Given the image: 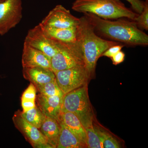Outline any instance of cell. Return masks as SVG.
<instances>
[{"mask_svg":"<svg viewBox=\"0 0 148 148\" xmlns=\"http://www.w3.org/2000/svg\"><path fill=\"white\" fill-rule=\"evenodd\" d=\"M72 9L77 12L91 13L106 19L125 18L135 21L139 15L126 7L121 0H75Z\"/></svg>","mask_w":148,"mask_h":148,"instance_id":"3","label":"cell"},{"mask_svg":"<svg viewBox=\"0 0 148 148\" xmlns=\"http://www.w3.org/2000/svg\"><path fill=\"white\" fill-rule=\"evenodd\" d=\"M87 137V148H103L99 134L94 126L85 128Z\"/></svg>","mask_w":148,"mask_h":148,"instance_id":"20","label":"cell"},{"mask_svg":"<svg viewBox=\"0 0 148 148\" xmlns=\"http://www.w3.org/2000/svg\"><path fill=\"white\" fill-rule=\"evenodd\" d=\"M95 34L104 39L128 46L148 45V35L139 29L135 21L119 18L106 19L91 13H84Z\"/></svg>","mask_w":148,"mask_h":148,"instance_id":"1","label":"cell"},{"mask_svg":"<svg viewBox=\"0 0 148 148\" xmlns=\"http://www.w3.org/2000/svg\"><path fill=\"white\" fill-rule=\"evenodd\" d=\"M4 1L5 0H0V2H1L3 1Z\"/></svg>","mask_w":148,"mask_h":148,"instance_id":"28","label":"cell"},{"mask_svg":"<svg viewBox=\"0 0 148 148\" xmlns=\"http://www.w3.org/2000/svg\"><path fill=\"white\" fill-rule=\"evenodd\" d=\"M39 25L47 37L50 39L63 42H76L77 28L59 29Z\"/></svg>","mask_w":148,"mask_h":148,"instance_id":"15","label":"cell"},{"mask_svg":"<svg viewBox=\"0 0 148 148\" xmlns=\"http://www.w3.org/2000/svg\"><path fill=\"white\" fill-rule=\"evenodd\" d=\"M37 92V89L34 85L30 83L27 89L23 92L21 101H36Z\"/></svg>","mask_w":148,"mask_h":148,"instance_id":"23","label":"cell"},{"mask_svg":"<svg viewBox=\"0 0 148 148\" xmlns=\"http://www.w3.org/2000/svg\"><path fill=\"white\" fill-rule=\"evenodd\" d=\"M57 148H85L84 145L61 122Z\"/></svg>","mask_w":148,"mask_h":148,"instance_id":"17","label":"cell"},{"mask_svg":"<svg viewBox=\"0 0 148 148\" xmlns=\"http://www.w3.org/2000/svg\"><path fill=\"white\" fill-rule=\"evenodd\" d=\"M64 95L48 96L39 93L36 97V106L46 117L59 121Z\"/></svg>","mask_w":148,"mask_h":148,"instance_id":"12","label":"cell"},{"mask_svg":"<svg viewBox=\"0 0 148 148\" xmlns=\"http://www.w3.org/2000/svg\"><path fill=\"white\" fill-rule=\"evenodd\" d=\"M101 138L103 148H119V143L109 133L100 128L95 127Z\"/></svg>","mask_w":148,"mask_h":148,"instance_id":"21","label":"cell"},{"mask_svg":"<svg viewBox=\"0 0 148 148\" xmlns=\"http://www.w3.org/2000/svg\"><path fill=\"white\" fill-rule=\"evenodd\" d=\"M24 42L40 51L50 58L58 50L56 42L47 37L39 24L29 30Z\"/></svg>","mask_w":148,"mask_h":148,"instance_id":"10","label":"cell"},{"mask_svg":"<svg viewBox=\"0 0 148 148\" xmlns=\"http://www.w3.org/2000/svg\"><path fill=\"white\" fill-rule=\"evenodd\" d=\"M39 93L46 96L64 95V92L58 86L56 79L45 84L36 86Z\"/></svg>","mask_w":148,"mask_h":148,"instance_id":"19","label":"cell"},{"mask_svg":"<svg viewBox=\"0 0 148 148\" xmlns=\"http://www.w3.org/2000/svg\"><path fill=\"white\" fill-rule=\"evenodd\" d=\"M39 130L51 148H56L60 133L59 121L54 119L46 117Z\"/></svg>","mask_w":148,"mask_h":148,"instance_id":"16","label":"cell"},{"mask_svg":"<svg viewBox=\"0 0 148 148\" xmlns=\"http://www.w3.org/2000/svg\"><path fill=\"white\" fill-rule=\"evenodd\" d=\"M79 19L77 27L76 41L81 48L86 68L90 78L94 75L97 61L102 53L112 46L120 43L98 36L85 15Z\"/></svg>","mask_w":148,"mask_h":148,"instance_id":"2","label":"cell"},{"mask_svg":"<svg viewBox=\"0 0 148 148\" xmlns=\"http://www.w3.org/2000/svg\"><path fill=\"white\" fill-rule=\"evenodd\" d=\"M55 41L58 51L51 58V67L54 73L79 65L85 66L81 48L77 41L69 43Z\"/></svg>","mask_w":148,"mask_h":148,"instance_id":"5","label":"cell"},{"mask_svg":"<svg viewBox=\"0 0 148 148\" xmlns=\"http://www.w3.org/2000/svg\"><path fill=\"white\" fill-rule=\"evenodd\" d=\"M87 147V137L84 127L77 117L71 112H61L59 121Z\"/></svg>","mask_w":148,"mask_h":148,"instance_id":"13","label":"cell"},{"mask_svg":"<svg viewBox=\"0 0 148 148\" xmlns=\"http://www.w3.org/2000/svg\"><path fill=\"white\" fill-rule=\"evenodd\" d=\"M87 90L86 85L64 94L61 109V112L75 115L84 128L93 126V115Z\"/></svg>","mask_w":148,"mask_h":148,"instance_id":"4","label":"cell"},{"mask_svg":"<svg viewBox=\"0 0 148 148\" xmlns=\"http://www.w3.org/2000/svg\"><path fill=\"white\" fill-rule=\"evenodd\" d=\"M21 105L22 112H26L36 107V101H21Z\"/></svg>","mask_w":148,"mask_h":148,"instance_id":"27","label":"cell"},{"mask_svg":"<svg viewBox=\"0 0 148 148\" xmlns=\"http://www.w3.org/2000/svg\"><path fill=\"white\" fill-rule=\"evenodd\" d=\"M124 45L121 44H117L116 45L112 46L111 47H109L106 51H104L101 56H106L111 58L114 55L120 51L122 48L124 46Z\"/></svg>","mask_w":148,"mask_h":148,"instance_id":"24","label":"cell"},{"mask_svg":"<svg viewBox=\"0 0 148 148\" xmlns=\"http://www.w3.org/2000/svg\"><path fill=\"white\" fill-rule=\"evenodd\" d=\"M22 0H5L0 2V35L3 36L21 21Z\"/></svg>","mask_w":148,"mask_h":148,"instance_id":"7","label":"cell"},{"mask_svg":"<svg viewBox=\"0 0 148 148\" xmlns=\"http://www.w3.org/2000/svg\"><path fill=\"white\" fill-rule=\"evenodd\" d=\"M24 77L35 86L45 84L56 79L55 75L51 69L42 67L23 68Z\"/></svg>","mask_w":148,"mask_h":148,"instance_id":"14","label":"cell"},{"mask_svg":"<svg viewBox=\"0 0 148 148\" xmlns=\"http://www.w3.org/2000/svg\"><path fill=\"white\" fill-rule=\"evenodd\" d=\"M79 21V18L73 16L70 10L58 5L49 12L39 24L43 27L69 29L77 28Z\"/></svg>","mask_w":148,"mask_h":148,"instance_id":"9","label":"cell"},{"mask_svg":"<svg viewBox=\"0 0 148 148\" xmlns=\"http://www.w3.org/2000/svg\"><path fill=\"white\" fill-rule=\"evenodd\" d=\"M131 5L132 10L135 12L140 14L143 11L145 2L143 0H125Z\"/></svg>","mask_w":148,"mask_h":148,"instance_id":"25","label":"cell"},{"mask_svg":"<svg viewBox=\"0 0 148 148\" xmlns=\"http://www.w3.org/2000/svg\"><path fill=\"white\" fill-rule=\"evenodd\" d=\"M125 57V54L124 52L121 50L111 57V58L113 64L117 65L122 63L124 61Z\"/></svg>","mask_w":148,"mask_h":148,"instance_id":"26","label":"cell"},{"mask_svg":"<svg viewBox=\"0 0 148 148\" xmlns=\"http://www.w3.org/2000/svg\"><path fill=\"white\" fill-rule=\"evenodd\" d=\"M56 80L64 94L87 85L90 77L85 65L54 73Z\"/></svg>","mask_w":148,"mask_h":148,"instance_id":"6","label":"cell"},{"mask_svg":"<svg viewBox=\"0 0 148 148\" xmlns=\"http://www.w3.org/2000/svg\"><path fill=\"white\" fill-rule=\"evenodd\" d=\"M20 112L18 110L14 113L12 121L15 127L27 141L34 148H51L40 130L24 119L21 116Z\"/></svg>","mask_w":148,"mask_h":148,"instance_id":"8","label":"cell"},{"mask_svg":"<svg viewBox=\"0 0 148 148\" xmlns=\"http://www.w3.org/2000/svg\"><path fill=\"white\" fill-rule=\"evenodd\" d=\"M21 116L27 122L38 128H40L46 116L36 106L26 112H20Z\"/></svg>","mask_w":148,"mask_h":148,"instance_id":"18","label":"cell"},{"mask_svg":"<svg viewBox=\"0 0 148 148\" xmlns=\"http://www.w3.org/2000/svg\"><path fill=\"white\" fill-rule=\"evenodd\" d=\"M21 64L23 68L42 67L51 69V58L40 51L25 42L23 46Z\"/></svg>","mask_w":148,"mask_h":148,"instance_id":"11","label":"cell"},{"mask_svg":"<svg viewBox=\"0 0 148 148\" xmlns=\"http://www.w3.org/2000/svg\"><path fill=\"white\" fill-rule=\"evenodd\" d=\"M145 6L143 11L134 21L141 30H148V0H145Z\"/></svg>","mask_w":148,"mask_h":148,"instance_id":"22","label":"cell"}]
</instances>
